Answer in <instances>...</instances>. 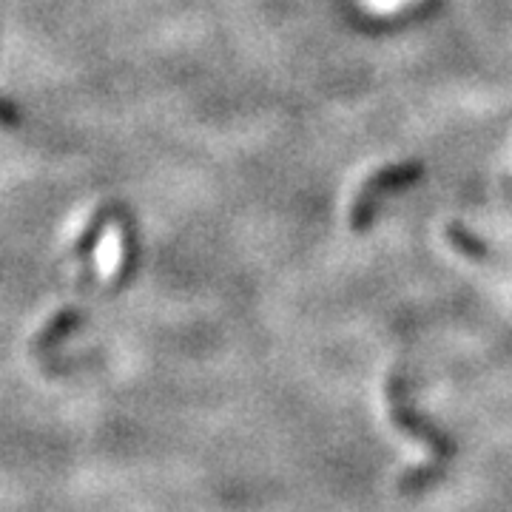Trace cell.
Instances as JSON below:
<instances>
[{
	"mask_svg": "<svg viewBox=\"0 0 512 512\" xmlns=\"http://www.w3.org/2000/svg\"><path fill=\"white\" fill-rule=\"evenodd\" d=\"M421 177V165L419 163H393V165H384V168H376V171H370L367 177L359 180L356 185V191H353V202H350V225H362V222L370 217V211H373V205L376 200L382 197L384 191H390V188H402V185L416 183Z\"/></svg>",
	"mask_w": 512,
	"mask_h": 512,
	"instance_id": "1",
	"label": "cell"
}]
</instances>
